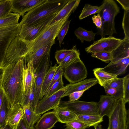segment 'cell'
I'll list each match as a JSON object with an SVG mask.
<instances>
[{
	"label": "cell",
	"instance_id": "cell-14",
	"mask_svg": "<svg viewBox=\"0 0 129 129\" xmlns=\"http://www.w3.org/2000/svg\"><path fill=\"white\" fill-rule=\"evenodd\" d=\"M45 0H10L11 12L22 16L28 12L43 3Z\"/></svg>",
	"mask_w": 129,
	"mask_h": 129
},
{
	"label": "cell",
	"instance_id": "cell-35",
	"mask_svg": "<svg viewBox=\"0 0 129 129\" xmlns=\"http://www.w3.org/2000/svg\"><path fill=\"white\" fill-rule=\"evenodd\" d=\"M104 86L123 90V78L117 77L106 83L103 86Z\"/></svg>",
	"mask_w": 129,
	"mask_h": 129
},
{
	"label": "cell",
	"instance_id": "cell-17",
	"mask_svg": "<svg viewBox=\"0 0 129 129\" xmlns=\"http://www.w3.org/2000/svg\"><path fill=\"white\" fill-rule=\"evenodd\" d=\"M98 83V80L96 78H91L77 83H70L66 85L68 86L67 90L62 98L69 96L71 94L75 92L86 90Z\"/></svg>",
	"mask_w": 129,
	"mask_h": 129
},
{
	"label": "cell",
	"instance_id": "cell-39",
	"mask_svg": "<svg viewBox=\"0 0 129 129\" xmlns=\"http://www.w3.org/2000/svg\"><path fill=\"white\" fill-rule=\"evenodd\" d=\"M73 47L71 49H62L57 50L55 52V58L57 63L59 65L63 60L73 50Z\"/></svg>",
	"mask_w": 129,
	"mask_h": 129
},
{
	"label": "cell",
	"instance_id": "cell-32",
	"mask_svg": "<svg viewBox=\"0 0 129 129\" xmlns=\"http://www.w3.org/2000/svg\"><path fill=\"white\" fill-rule=\"evenodd\" d=\"M35 92V83L34 82L27 94L23 97L20 100L19 103L22 107L28 104H29L33 107L34 100Z\"/></svg>",
	"mask_w": 129,
	"mask_h": 129
},
{
	"label": "cell",
	"instance_id": "cell-6",
	"mask_svg": "<svg viewBox=\"0 0 129 129\" xmlns=\"http://www.w3.org/2000/svg\"><path fill=\"white\" fill-rule=\"evenodd\" d=\"M59 106L66 108L76 115H98V103L77 100L73 101H60Z\"/></svg>",
	"mask_w": 129,
	"mask_h": 129
},
{
	"label": "cell",
	"instance_id": "cell-44",
	"mask_svg": "<svg viewBox=\"0 0 129 129\" xmlns=\"http://www.w3.org/2000/svg\"><path fill=\"white\" fill-rule=\"evenodd\" d=\"M63 69L59 67L56 73L48 88L45 95L49 91V90L54 84L58 80L60 77L63 75Z\"/></svg>",
	"mask_w": 129,
	"mask_h": 129
},
{
	"label": "cell",
	"instance_id": "cell-47",
	"mask_svg": "<svg viewBox=\"0 0 129 129\" xmlns=\"http://www.w3.org/2000/svg\"><path fill=\"white\" fill-rule=\"evenodd\" d=\"M17 129H35L34 127L28 126L22 119L19 123Z\"/></svg>",
	"mask_w": 129,
	"mask_h": 129
},
{
	"label": "cell",
	"instance_id": "cell-34",
	"mask_svg": "<svg viewBox=\"0 0 129 129\" xmlns=\"http://www.w3.org/2000/svg\"><path fill=\"white\" fill-rule=\"evenodd\" d=\"M65 129H85L89 127L87 124L77 119L66 124Z\"/></svg>",
	"mask_w": 129,
	"mask_h": 129
},
{
	"label": "cell",
	"instance_id": "cell-29",
	"mask_svg": "<svg viewBox=\"0 0 129 129\" xmlns=\"http://www.w3.org/2000/svg\"><path fill=\"white\" fill-rule=\"evenodd\" d=\"M73 47V51L63 60L59 65V67L64 69L80 58L79 50L76 49V46Z\"/></svg>",
	"mask_w": 129,
	"mask_h": 129
},
{
	"label": "cell",
	"instance_id": "cell-8",
	"mask_svg": "<svg viewBox=\"0 0 129 129\" xmlns=\"http://www.w3.org/2000/svg\"><path fill=\"white\" fill-rule=\"evenodd\" d=\"M66 85L62 89L49 96H44L38 103L34 111L38 115H41L47 111L58 106L61 99L67 90Z\"/></svg>",
	"mask_w": 129,
	"mask_h": 129
},
{
	"label": "cell",
	"instance_id": "cell-16",
	"mask_svg": "<svg viewBox=\"0 0 129 129\" xmlns=\"http://www.w3.org/2000/svg\"><path fill=\"white\" fill-rule=\"evenodd\" d=\"M27 63L26 65H25L23 69L22 96L21 98L28 93L35 80V72L33 62L30 61Z\"/></svg>",
	"mask_w": 129,
	"mask_h": 129
},
{
	"label": "cell",
	"instance_id": "cell-9",
	"mask_svg": "<svg viewBox=\"0 0 129 129\" xmlns=\"http://www.w3.org/2000/svg\"><path fill=\"white\" fill-rule=\"evenodd\" d=\"M50 54V53L46 56L35 72V95L33 107L34 111L40 100L41 89L45 76L52 64Z\"/></svg>",
	"mask_w": 129,
	"mask_h": 129
},
{
	"label": "cell",
	"instance_id": "cell-51",
	"mask_svg": "<svg viewBox=\"0 0 129 129\" xmlns=\"http://www.w3.org/2000/svg\"><path fill=\"white\" fill-rule=\"evenodd\" d=\"M94 127V129H104L102 128L101 125L99 124L96 125Z\"/></svg>",
	"mask_w": 129,
	"mask_h": 129
},
{
	"label": "cell",
	"instance_id": "cell-30",
	"mask_svg": "<svg viewBox=\"0 0 129 129\" xmlns=\"http://www.w3.org/2000/svg\"><path fill=\"white\" fill-rule=\"evenodd\" d=\"M20 16L17 13H8L0 18V27L18 24Z\"/></svg>",
	"mask_w": 129,
	"mask_h": 129
},
{
	"label": "cell",
	"instance_id": "cell-23",
	"mask_svg": "<svg viewBox=\"0 0 129 129\" xmlns=\"http://www.w3.org/2000/svg\"><path fill=\"white\" fill-rule=\"evenodd\" d=\"M58 119V121L67 123L77 118V115L68 109L58 106L53 109Z\"/></svg>",
	"mask_w": 129,
	"mask_h": 129
},
{
	"label": "cell",
	"instance_id": "cell-19",
	"mask_svg": "<svg viewBox=\"0 0 129 129\" xmlns=\"http://www.w3.org/2000/svg\"><path fill=\"white\" fill-rule=\"evenodd\" d=\"M100 100L98 103L99 115L103 117H108L113 107L116 99L109 95L100 96Z\"/></svg>",
	"mask_w": 129,
	"mask_h": 129
},
{
	"label": "cell",
	"instance_id": "cell-7",
	"mask_svg": "<svg viewBox=\"0 0 129 129\" xmlns=\"http://www.w3.org/2000/svg\"><path fill=\"white\" fill-rule=\"evenodd\" d=\"M21 25L19 23L0 27V61L4 56L11 42L19 35Z\"/></svg>",
	"mask_w": 129,
	"mask_h": 129
},
{
	"label": "cell",
	"instance_id": "cell-4",
	"mask_svg": "<svg viewBox=\"0 0 129 129\" xmlns=\"http://www.w3.org/2000/svg\"><path fill=\"white\" fill-rule=\"evenodd\" d=\"M125 104L123 98L116 99L108 117V129H129V109Z\"/></svg>",
	"mask_w": 129,
	"mask_h": 129
},
{
	"label": "cell",
	"instance_id": "cell-13",
	"mask_svg": "<svg viewBox=\"0 0 129 129\" xmlns=\"http://www.w3.org/2000/svg\"><path fill=\"white\" fill-rule=\"evenodd\" d=\"M55 44V40H52L46 43L36 51L27 53L23 58L25 63L31 61L36 72L44 58L50 53L52 46Z\"/></svg>",
	"mask_w": 129,
	"mask_h": 129
},
{
	"label": "cell",
	"instance_id": "cell-22",
	"mask_svg": "<svg viewBox=\"0 0 129 129\" xmlns=\"http://www.w3.org/2000/svg\"><path fill=\"white\" fill-rule=\"evenodd\" d=\"M80 1V0H70L53 19L50 25L59 21L66 17H69L77 9Z\"/></svg>",
	"mask_w": 129,
	"mask_h": 129
},
{
	"label": "cell",
	"instance_id": "cell-21",
	"mask_svg": "<svg viewBox=\"0 0 129 129\" xmlns=\"http://www.w3.org/2000/svg\"><path fill=\"white\" fill-rule=\"evenodd\" d=\"M111 53L110 63L129 57V40L124 38L122 40L118 46Z\"/></svg>",
	"mask_w": 129,
	"mask_h": 129
},
{
	"label": "cell",
	"instance_id": "cell-26",
	"mask_svg": "<svg viewBox=\"0 0 129 129\" xmlns=\"http://www.w3.org/2000/svg\"><path fill=\"white\" fill-rule=\"evenodd\" d=\"M93 71L98 83L102 86L108 82L117 77L104 71L101 68H95Z\"/></svg>",
	"mask_w": 129,
	"mask_h": 129
},
{
	"label": "cell",
	"instance_id": "cell-1",
	"mask_svg": "<svg viewBox=\"0 0 129 129\" xmlns=\"http://www.w3.org/2000/svg\"><path fill=\"white\" fill-rule=\"evenodd\" d=\"M23 58L9 64L2 69L0 75V89L6 99L9 109L19 103L22 96Z\"/></svg>",
	"mask_w": 129,
	"mask_h": 129
},
{
	"label": "cell",
	"instance_id": "cell-33",
	"mask_svg": "<svg viewBox=\"0 0 129 129\" xmlns=\"http://www.w3.org/2000/svg\"><path fill=\"white\" fill-rule=\"evenodd\" d=\"M8 110L7 101L4 96L0 109V128L5 125V121Z\"/></svg>",
	"mask_w": 129,
	"mask_h": 129
},
{
	"label": "cell",
	"instance_id": "cell-24",
	"mask_svg": "<svg viewBox=\"0 0 129 129\" xmlns=\"http://www.w3.org/2000/svg\"><path fill=\"white\" fill-rule=\"evenodd\" d=\"M24 114L22 119L30 126L33 127L41 117V115H37L31 105L29 104L22 107Z\"/></svg>",
	"mask_w": 129,
	"mask_h": 129
},
{
	"label": "cell",
	"instance_id": "cell-18",
	"mask_svg": "<svg viewBox=\"0 0 129 129\" xmlns=\"http://www.w3.org/2000/svg\"><path fill=\"white\" fill-rule=\"evenodd\" d=\"M129 63V57L114 62L110 63L101 69L104 71L117 77L124 73Z\"/></svg>",
	"mask_w": 129,
	"mask_h": 129
},
{
	"label": "cell",
	"instance_id": "cell-37",
	"mask_svg": "<svg viewBox=\"0 0 129 129\" xmlns=\"http://www.w3.org/2000/svg\"><path fill=\"white\" fill-rule=\"evenodd\" d=\"M11 12L10 0H2L0 2V18Z\"/></svg>",
	"mask_w": 129,
	"mask_h": 129
},
{
	"label": "cell",
	"instance_id": "cell-31",
	"mask_svg": "<svg viewBox=\"0 0 129 129\" xmlns=\"http://www.w3.org/2000/svg\"><path fill=\"white\" fill-rule=\"evenodd\" d=\"M100 9V6L98 7L86 4L79 16V18L80 20H81L90 15L98 13Z\"/></svg>",
	"mask_w": 129,
	"mask_h": 129
},
{
	"label": "cell",
	"instance_id": "cell-49",
	"mask_svg": "<svg viewBox=\"0 0 129 129\" xmlns=\"http://www.w3.org/2000/svg\"><path fill=\"white\" fill-rule=\"evenodd\" d=\"M4 95L2 91L0 89V109L1 107Z\"/></svg>",
	"mask_w": 129,
	"mask_h": 129
},
{
	"label": "cell",
	"instance_id": "cell-36",
	"mask_svg": "<svg viewBox=\"0 0 129 129\" xmlns=\"http://www.w3.org/2000/svg\"><path fill=\"white\" fill-rule=\"evenodd\" d=\"M122 25L125 35L124 38L129 40V10H124Z\"/></svg>",
	"mask_w": 129,
	"mask_h": 129
},
{
	"label": "cell",
	"instance_id": "cell-27",
	"mask_svg": "<svg viewBox=\"0 0 129 129\" xmlns=\"http://www.w3.org/2000/svg\"><path fill=\"white\" fill-rule=\"evenodd\" d=\"M77 119L87 125L90 127L94 126L103 122V117L99 115H77Z\"/></svg>",
	"mask_w": 129,
	"mask_h": 129
},
{
	"label": "cell",
	"instance_id": "cell-40",
	"mask_svg": "<svg viewBox=\"0 0 129 129\" xmlns=\"http://www.w3.org/2000/svg\"><path fill=\"white\" fill-rule=\"evenodd\" d=\"M71 21V20H68L62 26L58 34L57 40L59 41L60 47L64 37L68 31Z\"/></svg>",
	"mask_w": 129,
	"mask_h": 129
},
{
	"label": "cell",
	"instance_id": "cell-48",
	"mask_svg": "<svg viewBox=\"0 0 129 129\" xmlns=\"http://www.w3.org/2000/svg\"><path fill=\"white\" fill-rule=\"evenodd\" d=\"M124 10H129V0H116Z\"/></svg>",
	"mask_w": 129,
	"mask_h": 129
},
{
	"label": "cell",
	"instance_id": "cell-12",
	"mask_svg": "<svg viewBox=\"0 0 129 129\" xmlns=\"http://www.w3.org/2000/svg\"><path fill=\"white\" fill-rule=\"evenodd\" d=\"M122 40L113 36L102 37L85 48L88 53L98 52H111L119 44Z\"/></svg>",
	"mask_w": 129,
	"mask_h": 129
},
{
	"label": "cell",
	"instance_id": "cell-5",
	"mask_svg": "<svg viewBox=\"0 0 129 129\" xmlns=\"http://www.w3.org/2000/svg\"><path fill=\"white\" fill-rule=\"evenodd\" d=\"M69 17L51 24L49 25L44 31L34 40L27 41L28 51L27 53L34 52L46 43L53 40L57 37L61 27L68 20Z\"/></svg>",
	"mask_w": 129,
	"mask_h": 129
},
{
	"label": "cell",
	"instance_id": "cell-52",
	"mask_svg": "<svg viewBox=\"0 0 129 129\" xmlns=\"http://www.w3.org/2000/svg\"><path fill=\"white\" fill-rule=\"evenodd\" d=\"M2 0H0V2L1 1H2Z\"/></svg>",
	"mask_w": 129,
	"mask_h": 129
},
{
	"label": "cell",
	"instance_id": "cell-2",
	"mask_svg": "<svg viewBox=\"0 0 129 129\" xmlns=\"http://www.w3.org/2000/svg\"><path fill=\"white\" fill-rule=\"evenodd\" d=\"M70 0H45L22 16L20 22L29 26L57 14Z\"/></svg>",
	"mask_w": 129,
	"mask_h": 129
},
{
	"label": "cell",
	"instance_id": "cell-41",
	"mask_svg": "<svg viewBox=\"0 0 129 129\" xmlns=\"http://www.w3.org/2000/svg\"><path fill=\"white\" fill-rule=\"evenodd\" d=\"M103 87L107 95L112 96L116 99L123 98V90L117 89L106 86H104Z\"/></svg>",
	"mask_w": 129,
	"mask_h": 129
},
{
	"label": "cell",
	"instance_id": "cell-28",
	"mask_svg": "<svg viewBox=\"0 0 129 129\" xmlns=\"http://www.w3.org/2000/svg\"><path fill=\"white\" fill-rule=\"evenodd\" d=\"M74 34L77 39H79L82 43L84 41H90L94 40L96 34L92 30H87L81 27L76 29L74 31Z\"/></svg>",
	"mask_w": 129,
	"mask_h": 129
},
{
	"label": "cell",
	"instance_id": "cell-53",
	"mask_svg": "<svg viewBox=\"0 0 129 129\" xmlns=\"http://www.w3.org/2000/svg\"><path fill=\"white\" fill-rule=\"evenodd\" d=\"M1 74H1H0V75Z\"/></svg>",
	"mask_w": 129,
	"mask_h": 129
},
{
	"label": "cell",
	"instance_id": "cell-38",
	"mask_svg": "<svg viewBox=\"0 0 129 129\" xmlns=\"http://www.w3.org/2000/svg\"><path fill=\"white\" fill-rule=\"evenodd\" d=\"M62 76H61L60 77L52 86L48 92L44 96H48L51 95L64 87L62 79Z\"/></svg>",
	"mask_w": 129,
	"mask_h": 129
},
{
	"label": "cell",
	"instance_id": "cell-42",
	"mask_svg": "<svg viewBox=\"0 0 129 129\" xmlns=\"http://www.w3.org/2000/svg\"><path fill=\"white\" fill-rule=\"evenodd\" d=\"M91 56L97 58L106 63H108L111 59V52H98L91 53Z\"/></svg>",
	"mask_w": 129,
	"mask_h": 129
},
{
	"label": "cell",
	"instance_id": "cell-15",
	"mask_svg": "<svg viewBox=\"0 0 129 129\" xmlns=\"http://www.w3.org/2000/svg\"><path fill=\"white\" fill-rule=\"evenodd\" d=\"M24 114L23 109L19 103L16 104L8 109L5 125H8L13 129H17Z\"/></svg>",
	"mask_w": 129,
	"mask_h": 129
},
{
	"label": "cell",
	"instance_id": "cell-54",
	"mask_svg": "<svg viewBox=\"0 0 129 129\" xmlns=\"http://www.w3.org/2000/svg\"><path fill=\"white\" fill-rule=\"evenodd\" d=\"M107 129H108V128Z\"/></svg>",
	"mask_w": 129,
	"mask_h": 129
},
{
	"label": "cell",
	"instance_id": "cell-11",
	"mask_svg": "<svg viewBox=\"0 0 129 129\" xmlns=\"http://www.w3.org/2000/svg\"><path fill=\"white\" fill-rule=\"evenodd\" d=\"M57 14L34 25L27 26L22 24L18 36L26 41H30L34 40L50 25Z\"/></svg>",
	"mask_w": 129,
	"mask_h": 129
},
{
	"label": "cell",
	"instance_id": "cell-43",
	"mask_svg": "<svg viewBox=\"0 0 129 129\" xmlns=\"http://www.w3.org/2000/svg\"><path fill=\"white\" fill-rule=\"evenodd\" d=\"M123 98L125 104L129 101V75L123 78Z\"/></svg>",
	"mask_w": 129,
	"mask_h": 129
},
{
	"label": "cell",
	"instance_id": "cell-46",
	"mask_svg": "<svg viewBox=\"0 0 129 129\" xmlns=\"http://www.w3.org/2000/svg\"><path fill=\"white\" fill-rule=\"evenodd\" d=\"M93 23L96 26L97 29H100L102 26V21L101 17L98 14L96 15H94L92 17Z\"/></svg>",
	"mask_w": 129,
	"mask_h": 129
},
{
	"label": "cell",
	"instance_id": "cell-45",
	"mask_svg": "<svg viewBox=\"0 0 129 129\" xmlns=\"http://www.w3.org/2000/svg\"><path fill=\"white\" fill-rule=\"evenodd\" d=\"M86 90L73 92L69 95V101H73L77 100Z\"/></svg>",
	"mask_w": 129,
	"mask_h": 129
},
{
	"label": "cell",
	"instance_id": "cell-3",
	"mask_svg": "<svg viewBox=\"0 0 129 129\" xmlns=\"http://www.w3.org/2000/svg\"><path fill=\"white\" fill-rule=\"evenodd\" d=\"M101 9L98 13L100 15L102 21V26L98 29L97 34L101 37L106 35L112 36L116 34L115 29V18L120 13V8L113 0H104L100 6Z\"/></svg>",
	"mask_w": 129,
	"mask_h": 129
},
{
	"label": "cell",
	"instance_id": "cell-10",
	"mask_svg": "<svg viewBox=\"0 0 129 129\" xmlns=\"http://www.w3.org/2000/svg\"><path fill=\"white\" fill-rule=\"evenodd\" d=\"M87 74L86 67L80 58L63 69V75L70 83H76L84 80Z\"/></svg>",
	"mask_w": 129,
	"mask_h": 129
},
{
	"label": "cell",
	"instance_id": "cell-50",
	"mask_svg": "<svg viewBox=\"0 0 129 129\" xmlns=\"http://www.w3.org/2000/svg\"><path fill=\"white\" fill-rule=\"evenodd\" d=\"M0 129H13L10 126L8 125H5L1 127Z\"/></svg>",
	"mask_w": 129,
	"mask_h": 129
},
{
	"label": "cell",
	"instance_id": "cell-25",
	"mask_svg": "<svg viewBox=\"0 0 129 129\" xmlns=\"http://www.w3.org/2000/svg\"><path fill=\"white\" fill-rule=\"evenodd\" d=\"M59 67L55 63L53 66H51L47 71L45 76L42 87L40 97L41 100L45 95L46 91Z\"/></svg>",
	"mask_w": 129,
	"mask_h": 129
},
{
	"label": "cell",
	"instance_id": "cell-20",
	"mask_svg": "<svg viewBox=\"0 0 129 129\" xmlns=\"http://www.w3.org/2000/svg\"><path fill=\"white\" fill-rule=\"evenodd\" d=\"M58 121L55 113L53 110L44 113L36 124L35 129H51Z\"/></svg>",
	"mask_w": 129,
	"mask_h": 129
}]
</instances>
